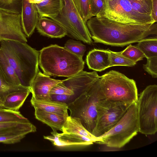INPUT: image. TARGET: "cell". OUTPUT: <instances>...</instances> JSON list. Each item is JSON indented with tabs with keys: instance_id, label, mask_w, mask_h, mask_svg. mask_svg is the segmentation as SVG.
I'll return each mask as SVG.
<instances>
[{
	"instance_id": "cell-34",
	"label": "cell",
	"mask_w": 157,
	"mask_h": 157,
	"mask_svg": "<svg viewBox=\"0 0 157 157\" xmlns=\"http://www.w3.org/2000/svg\"><path fill=\"white\" fill-rule=\"evenodd\" d=\"M147 62L143 64V68L154 78L157 77V57L147 58Z\"/></svg>"
},
{
	"instance_id": "cell-12",
	"label": "cell",
	"mask_w": 157,
	"mask_h": 157,
	"mask_svg": "<svg viewBox=\"0 0 157 157\" xmlns=\"http://www.w3.org/2000/svg\"><path fill=\"white\" fill-rule=\"evenodd\" d=\"M62 80L50 78L39 71L30 87L32 97L37 99H51L50 91Z\"/></svg>"
},
{
	"instance_id": "cell-16",
	"label": "cell",
	"mask_w": 157,
	"mask_h": 157,
	"mask_svg": "<svg viewBox=\"0 0 157 157\" xmlns=\"http://www.w3.org/2000/svg\"><path fill=\"white\" fill-rule=\"evenodd\" d=\"M36 28L41 35L52 38H62L68 35L62 26L48 17H39Z\"/></svg>"
},
{
	"instance_id": "cell-2",
	"label": "cell",
	"mask_w": 157,
	"mask_h": 157,
	"mask_svg": "<svg viewBox=\"0 0 157 157\" xmlns=\"http://www.w3.org/2000/svg\"><path fill=\"white\" fill-rule=\"evenodd\" d=\"M0 46L21 85L30 87L39 71V51L26 42L16 41L1 40Z\"/></svg>"
},
{
	"instance_id": "cell-4",
	"label": "cell",
	"mask_w": 157,
	"mask_h": 157,
	"mask_svg": "<svg viewBox=\"0 0 157 157\" xmlns=\"http://www.w3.org/2000/svg\"><path fill=\"white\" fill-rule=\"evenodd\" d=\"M102 100L131 104L136 102L138 90L135 81L118 71L111 70L101 76Z\"/></svg>"
},
{
	"instance_id": "cell-15",
	"label": "cell",
	"mask_w": 157,
	"mask_h": 157,
	"mask_svg": "<svg viewBox=\"0 0 157 157\" xmlns=\"http://www.w3.org/2000/svg\"><path fill=\"white\" fill-rule=\"evenodd\" d=\"M86 62L90 69L101 71L110 67V58L109 49L94 48L87 55Z\"/></svg>"
},
{
	"instance_id": "cell-5",
	"label": "cell",
	"mask_w": 157,
	"mask_h": 157,
	"mask_svg": "<svg viewBox=\"0 0 157 157\" xmlns=\"http://www.w3.org/2000/svg\"><path fill=\"white\" fill-rule=\"evenodd\" d=\"M68 105L70 116L79 118L90 133L95 128L97 117V106L102 99L100 78L87 90L74 98Z\"/></svg>"
},
{
	"instance_id": "cell-18",
	"label": "cell",
	"mask_w": 157,
	"mask_h": 157,
	"mask_svg": "<svg viewBox=\"0 0 157 157\" xmlns=\"http://www.w3.org/2000/svg\"><path fill=\"white\" fill-rule=\"evenodd\" d=\"M63 132L71 133L87 137L93 140L94 143L98 141V138L90 133L82 124L80 120L69 116L63 126Z\"/></svg>"
},
{
	"instance_id": "cell-21",
	"label": "cell",
	"mask_w": 157,
	"mask_h": 157,
	"mask_svg": "<svg viewBox=\"0 0 157 157\" xmlns=\"http://www.w3.org/2000/svg\"><path fill=\"white\" fill-rule=\"evenodd\" d=\"M35 5L39 17L52 18L57 16L61 10L63 2L62 0H44Z\"/></svg>"
},
{
	"instance_id": "cell-29",
	"label": "cell",
	"mask_w": 157,
	"mask_h": 157,
	"mask_svg": "<svg viewBox=\"0 0 157 157\" xmlns=\"http://www.w3.org/2000/svg\"><path fill=\"white\" fill-rule=\"evenodd\" d=\"M78 13L86 23L92 17L91 14L90 0H72Z\"/></svg>"
},
{
	"instance_id": "cell-35",
	"label": "cell",
	"mask_w": 157,
	"mask_h": 157,
	"mask_svg": "<svg viewBox=\"0 0 157 157\" xmlns=\"http://www.w3.org/2000/svg\"><path fill=\"white\" fill-rule=\"evenodd\" d=\"M91 15L97 17L102 11L104 6V0H90Z\"/></svg>"
},
{
	"instance_id": "cell-22",
	"label": "cell",
	"mask_w": 157,
	"mask_h": 157,
	"mask_svg": "<svg viewBox=\"0 0 157 157\" xmlns=\"http://www.w3.org/2000/svg\"><path fill=\"white\" fill-rule=\"evenodd\" d=\"M31 92V90H28L16 92L9 94L3 101L2 108L18 111Z\"/></svg>"
},
{
	"instance_id": "cell-9",
	"label": "cell",
	"mask_w": 157,
	"mask_h": 157,
	"mask_svg": "<svg viewBox=\"0 0 157 157\" xmlns=\"http://www.w3.org/2000/svg\"><path fill=\"white\" fill-rule=\"evenodd\" d=\"M97 17L124 24L156 22L151 15L134 10L128 0H104L103 8Z\"/></svg>"
},
{
	"instance_id": "cell-26",
	"label": "cell",
	"mask_w": 157,
	"mask_h": 157,
	"mask_svg": "<svg viewBox=\"0 0 157 157\" xmlns=\"http://www.w3.org/2000/svg\"><path fill=\"white\" fill-rule=\"evenodd\" d=\"M7 122H29L19 111L0 108V123Z\"/></svg>"
},
{
	"instance_id": "cell-10",
	"label": "cell",
	"mask_w": 157,
	"mask_h": 157,
	"mask_svg": "<svg viewBox=\"0 0 157 157\" xmlns=\"http://www.w3.org/2000/svg\"><path fill=\"white\" fill-rule=\"evenodd\" d=\"M130 105L100 100L97 104L96 124L92 134L98 137L110 130L123 116Z\"/></svg>"
},
{
	"instance_id": "cell-27",
	"label": "cell",
	"mask_w": 157,
	"mask_h": 157,
	"mask_svg": "<svg viewBox=\"0 0 157 157\" xmlns=\"http://www.w3.org/2000/svg\"><path fill=\"white\" fill-rule=\"evenodd\" d=\"M110 58V67L114 66H126L132 67L136 63L121 54L120 52H115L109 50Z\"/></svg>"
},
{
	"instance_id": "cell-31",
	"label": "cell",
	"mask_w": 157,
	"mask_h": 157,
	"mask_svg": "<svg viewBox=\"0 0 157 157\" xmlns=\"http://www.w3.org/2000/svg\"><path fill=\"white\" fill-rule=\"evenodd\" d=\"M72 53L82 58L86 50L85 45L79 41L69 39L67 41L64 47Z\"/></svg>"
},
{
	"instance_id": "cell-33",
	"label": "cell",
	"mask_w": 157,
	"mask_h": 157,
	"mask_svg": "<svg viewBox=\"0 0 157 157\" xmlns=\"http://www.w3.org/2000/svg\"><path fill=\"white\" fill-rule=\"evenodd\" d=\"M62 81L52 88L50 91V95H66L70 96L72 98H74L75 94L74 91L64 85Z\"/></svg>"
},
{
	"instance_id": "cell-11",
	"label": "cell",
	"mask_w": 157,
	"mask_h": 157,
	"mask_svg": "<svg viewBox=\"0 0 157 157\" xmlns=\"http://www.w3.org/2000/svg\"><path fill=\"white\" fill-rule=\"evenodd\" d=\"M21 23L20 14L0 10V40L26 43Z\"/></svg>"
},
{
	"instance_id": "cell-28",
	"label": "cell",
	"mask_w": 157,
	"mask_h": 157,
	"mask_svg": "<svg viewBox=\"0 0 157 157\" xmlns=\"http://www.w3.org/2000/svg\"><path fill=\"white\" fill-rule=\"evenodd\" d=\"M132 9L136 11L151 15L152 0H128Z\"/></svg>"
},
{
	"instance_id": "cell-36",
	"label": "cell",
	"mask_w": 157,
	"mask_h": 157,
	"mask_svg": "<svg viewBox=\"0 0 157 157\" xmlns=\"http://www.w3.org/2000/svg\"><path fill=\"white\" fill-rule=\"evenodd\" d=\"M25 136L24 135H12L0 136V143L8 144L18 143Z\"/></svg>"
},
{
	"instance_id": "cell-24",
	"label": "cell",
	"mask_w": 157,
	"mask_h": 157,
	"mask_svg": "<svg viewBox=\"0 0 157 157\" xmlns=\"http://www.w3.org/2000/svg\"><path fill=\"white\" fill-rule=\"evenodd\" d=\"M28 90H31L30 87L21 84H14L6 82L0 71V98L3 102L6 97L10 94Z\"/></svg>"
},
{
	"instance_id": "cell-7",
	"label": "cell",
	"mask_w": 157,
	"mask_h": 157,
	"mask_svg": "<svg viewBox=\"0 0 157 157\" xmlns=\"http://www.w3.org/2000/svg\"><path fill=\"white\" fill-rule=\"evenodd\" d=\"M139 132L152 135L157 131V86L150 85L140 94L136 102Z\"/></svg>"
},
{
	"instance_id": "cell-19",
	"label": "cell",
	"mask_w": 157,
	"mask_h": 157,
	"mask_svg": "<svg viewBox=\"0 0 157 157\" xmlns=\"http://www.w3.org/2000/svg\"><path fill=\"white\" fill-rule=\"evenodd\" d=\"M35 116L36 119L49 126L53 131H61L67 117L54 113L37 110H35Z\"/></svg>"
},
{
	"instance_id": "cell-32",
	"label": "cell",
	"mask_w": 157,
	"mask_h": 157,
	"mask_svg": "<svg viewBox=\"0 0 157 157\" xmlns=\"http://www.w3.org/2000/svg\"><path fill=\"white\" fill-rule=\"evenodd\" d=\"M121 52L122 55L136 63L145 58L144 55L140 49L136 46L131 44H130Z\"/></svg>"
},
{
	"instance_id": "cell-6",
	"label": "cell",
	"mask_w": 157,
	"mask_h": 157,
	"mask_svg": "<svg viewBox=\"0 0 157 157\" xmlns=\"http://www.w3.org/2000/svg\"><path fill=\"white\" fill-rule=\"evenodd\" d=\"M136 102L130 105L126 112L110 130L98 137L95 143L113 148H120L139 132Z\"/></svg>"
},
{
	"instance_id": "cell-40",
	"label": "cell",
	"mask_w": 157,
	"mask_h": 157,
	"mask_svg": "<svg viewBox=\"0 0 157 157\" xmlns=\"http://www.w3.org/2000/svg\"><path fill=\"white\" fill-rule=\"evenodd\" d=\"M3 102L0 98V108H2Z\"/></svg>"
},
{
	"instance_id": "cell-39",
	"label": "cell",
	"mask_w": 157,
	"mask_h": 157,
	"mask_svg": "<svg viewBox=\"0 0 157 157\" xmlns=\"http://www.w3.org/2000/svg\"><path fill=\"white\" fill-rule=\"evenodd\" d=\"M28 1L31 3L34 4L39 3L44 0H27Z\"/></svg>"
},
{
	"instance_id": "cell-13",
	"label": "cell",
	"mask_w": 157,
	"mask_h": 157,
	"mask_svg": "<svg viewBox=\"0 0 157 157\" xmlns=\"http://www.w3.org/2000/svg\"><path fill=\"white\" fill-rule=\"evenodd\" d=\"M50 136H44V138L50 141L55 146L64 147L72 145H89L94 141L89 138L71 133H59L53 131Z\"/></svg>"
},
{
	"instance_id": "cell-8",
	"label": "cell",
	"mask_w": 157,
	"mask_h": 157,
	"mask_svg": "<svg viewBox=\"0 0 157 157\" xmlns=\"http://www.w3.org/2000/svg\"><path fill=\"white\" fill-rule=\"evenodd\" d=\"M62 9L58 14L52 18L62 26L67 35L84 43H93L86 23L78 13L72 0H62Z\"/></svg>"
},
{
	"instance_id": "cell-30",
	"label": "cell",
	"mask_w": 157,
	"mask_h": 157,
	"mask_svg": "<svg viewBox=\"0 0 157 157\" xmlns=\"http://www.w3.org/2000/svg\"><path fill=\"white\" fill-rule=\"evenodd\" d=\"M22 2L23 0H0V10L21 14Z\"/></svg>"
},
{
	"instance_id": "cell-20",
	"label": "cell",
	"mask_w": 157,
	"mask_h": 157,
	"mask_svg": "<svg viewBox=\"0 0 157 157\" xmlns=\"http://www.w3.org/2000/svg\"><path fill=\"white\" fill-rule=\"evenodd\" d=\"M0 131L13 135H24L35 132L36 128L30 122H7L0 123Z\"/></svg>"
},
{
	"instance_id": "cell-3",
	"label": "cell",
	"mask_w": 157,
	"mask_h": 157,
	"mask_svg": "<svg viewBox=\"0 0 157 157\" xmlns=\"http://www.w3.org/2000/svg\"><path fill=\"white\" fill-rule=\"evenodd\" d=\"M84 62L57 44H52L39 51V65L45 75L69 78L82 71Z\"/></svg>"
},
{
	"instance_id": "cell-14",
	"label": "cell",
	"mask_w": 157,
	"mask_h": 157,
	"mask_svg": "<svg viewBox=\"0 0 157 157\" xmlns=\"http://www.w3.org/2000/svg\"><path fill=\"white\" fill-rule=\"evenodd\" d=\"M21 16L23 31L27 37H29L36 28L39 18L35 4L23 0Z\"/></svg>"
},
{
	"instance_id": "cell-17",
	"label": "cell",
	"mask_w": 157,
	"mask_h": 157,
	"mask_svg": "<svg viewBox=\"0 0 157 157\" xmlns=\"http://www.w3.org/2000/svg\"><path fill=\"white\" fill-rule=\"evenodd\" d=\"M30 102L35 110L54 113L68 117V105L50 99H37L32 97Z\"/></svg>"
},
{
	"instance_id": "cell-23",
	"label": "cell",
	"mask_w": 157,
	"mask_h": 157,
	"mask_svg": "<svg viewBox=\"0 0 157 157\" xmlns=\"http://www.w3.org/2000/svg\"><path fill=\"white\" fill-rule=\"evenodd\" d=\"M0 71L4 79L7 82L16 85L21 84L13 69L0 49Z\"/></svg>"
},
{
	"instance_id": "cell-38",
	"label": "cell",
	"mask_w": 157,
	"mask_h": 157,
	"mask_svg": "<svg viewBox=\"0 0 157 157\" xmlns=\"http://www.w3.org/2000/svg\"><path fill=\"white\" fill-rule=\"evenodd\" d=\"M152 5L151 16L154 20L157 21V0H152Z\"/></svg>"
},
{
	"instance_id": "cell-37",
	"label": "cell",
	"mask_w": 157,
	"mask_h": 157,
	"mask_svg": "<svg viewBox=\"0 0 157 157\" xmlns=\"http://www.w3.org/2000/svg\"><path fill=\"white\" fill-rule=\"evenodd\" d=\"M51 96L52 100L64 102H65V101L72 98L71 96L66 95L55 94L52 95Z\"/></svg>"
},
{
	"instance_id": "cell-25",
	"label": "cell",
	"mask_w": 157,
	"mask_h": 157,
	"mask_svg": "<svg viewBox=\"0 0 157 157\" xmlns=\"http://www.w3.org/2000/svg\"><path fill=\"white\" fill-rule=\"evenodd\" d=\"M136 46L143 53L145 58L157 57L156 37L143 39L138 42Z\"/></svg>"
},
{
	"instance_id": "cell-1",
	"label": "cell",
	"mask_w": 157,
	"mask_h": 157,
	"mask_svg": "<svg viewBox=\"0 0 157 157\" xmlns=\"http://www.w3.org/2000/svg\"><path fill=\"white\" fill-rule=\"evenodd\" d=\"M86 24L94 42L111 46L124 47L157 34L155 23L124 24L93 17L86 21Z\"/></svg>"
},
{
	"instance_id": "cell-41",
	"label": "cell",
	"mask_w": 157,
	"mask_h": 157,
	"mask_svg": "<svg viewBox=\"0 0 157 157\" xmlns=\"http://www.w3.org/2000/svg\"><path fill=\"white\" fill-rule=\"evenodd\" d=\"M0 41H1V40H0Z\"/></svg>"
}]
</instances>
